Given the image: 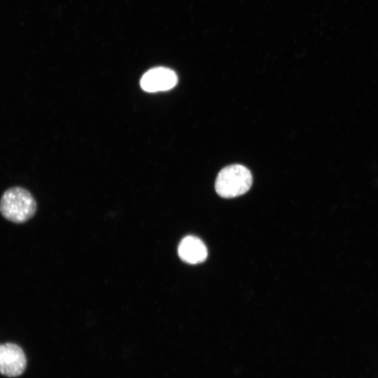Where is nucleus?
Listing matches in <instances>:
<instances>
[{
	"label": "nucleus",
	"mask_w": 378,
	"mask_h": 378,
	"mask_svg": "<svg viewBox=\"0 0 378 378\" xmlns=\"http://www.w3.org/2000/svg\"><path fill=\"white\" fill-rule=\"evenodd\" d=\"M180 258L190 264L204 262L207 257V248L203 241L195 236H186L178 247Z\"/></svg>",
	"instance_id": "5"
},
{
	"label": "nucleus",
	"mask_w": 378,
	"mask_h": 378,
	"mask_svg": "<svg viewBox=\"0 0 378 378\" xmlns=\"http://www.w3.org/2000/svg\"><path fill=\"white\" fill-rule=\"evenodd\" d=\"M176 73L167 67H155L146 71L140 80L141 88L148 92L166 91L177 84Z\"/></svg>",
	"instance_id": "4"
},
{
	"label": "nucleus",
	"mask_w": 378,
	"mask_h": 378,
	"mask_svg": "<svg viewBox=\"0 0 378 378\" xmlns=\"http://www.w3.org/2000/svg\"><path fill=\"white\" fill-rule=\"evenodd\" d=\"M26 357L20 346L13 343L0 344V373L14 377L25 370Z\"/></svg>",
	"instance_id": "3"
},
{
	"label": "nucleus",
	"mask_w": 378,
	"mask_h": 378,
	"mask_svg": "<svg viewBox=\"0 0 378 378\" xmlns=\"http://www.w3.org/2000/svg\"><path fill=\"white\" fill-rule=\"evenodd\" d=\"M36 202L31 194L22 187L6 190L0 200V212L7 220L22 223L35 214Z\"/></svg>",
	"instance_id": "1"
},
{
	"label": "nucleus",
	"mask_w": 378,
	"mask_h": 378,
	"mask_svg": "<svg viewBox=\"0 0 378 378\" xmlns=\"http://www.w3.org/2000/svg\"><path fill=\"white\" fill-rule=\"evenodd\" d=\"M252 182L251 172L246 167L235 164L220 170L216 179L215 189L220 197L232 198L246 192Z\"/></svg>",
	"instance_id": "2"
}]
</instances>
